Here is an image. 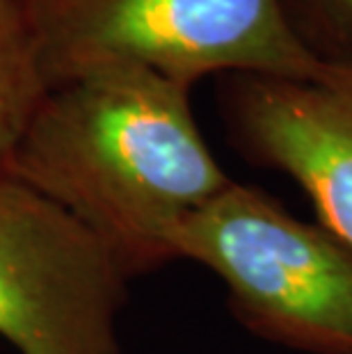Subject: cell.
Wrapping results in <instances>:
<instances>
[{
    "mask_svg": "<svg viewBox=\"0 0 352 354\" xmlns=\"http://www.w3.org/2000/svg\"><path fill=\"white\" fill-rule=\"evenodd\" d=\"M3 176L71 213L131 277L174 261L176 231L231 183L194 122L190 87L129 62L50 85Z\"/></svg>",
    "mask_w": 352,
    "mask_h": 354,
    "instance_id": "6da1fadb",
    "label": "cell"
},
{
    "mask_svg": "<svg viewBox=\"0 0 352 354\" xmlns=\"http://www.w3.org/2000/svg\"><path fill=\"white\" fill-rule=\"evenodd\" d=\"M46 89L106 62L190 87L208 76L309 78L320 66L279 0H26Z\"/></svg>",
    "mask_w": 352,
    "mask_h": 354,
    "instance_id": "7a4b0ae2",
    "label": "cell"
},
{
    "mask_svg": "<svg viewBox=\"0 0 352 354\" xmlns=\"http://www.w3.org/2000/svg\"><path fill=\"white\" fill-rule=\"evenodd\" d=\"M208 268L241 325L304 354H352V250L261 187L231 183L174 236V261Z\"/></svg>",
    "mask_w": 352,
    "mask_h": 354,
    "instance_id": "3957f363",
    "label": "cell"
},
{
    "mask_svg": "<svg viewBox=\"0 0 352 354\" xmlns=\"http://www.w3.org/2000/svg\"><path fill=\"white\" fill-rule=\"evenodd\" d=\"M131 279L71 213L0 176V336L19 354H119Z\"/></svg>",
    "mask_w": 352,
    "mask_h": 354,
    "instance_id": "277c9868",
    "label": "cell"
},
{
    "mask_svg": "<svg viewBox=\"0 0 352 354\" xmlns=\"http://www.w3.org/2000/svg\"><path fill=\"white\" fill-rule=\"evenodd\" d=\"M220 105L238 151L293 178L352 250V59L309 78L224 76Z\"/></svg>",
    "mask_w": 352,
    "mask_h": 354,
    "instance_id": "5b68a950",
    "label": "cell"
},
{
    "mask_svg": "<svg viewBox=\"0 0 352 354\" xmlns=\"http://www.w3.org/2000/svg\"><path fill=\"white\" fill-rule=\"evenodd\" d=\"M44 92L26 0H0V176Z\"/></svg>",
    "mask_w": 352,
    "mask_h": 354,
    "instance_id": "8992f818",
    "label": "cell"
},
{
    "mask_svg": "<svg viewBox=\"0 0 352 354\" xmlns=\"http://www.w3.org/2000/svg\"><path fill=\"white\" fill-rule=\"evenodd\" d=\"M284 17L320 59H352V0H279Z\"/></svg>",
    "mask_w": 352,
    "mask_h": 354,
    "instance_id": "52a82bcc",
    "label": "cell"
}]
</instances>
